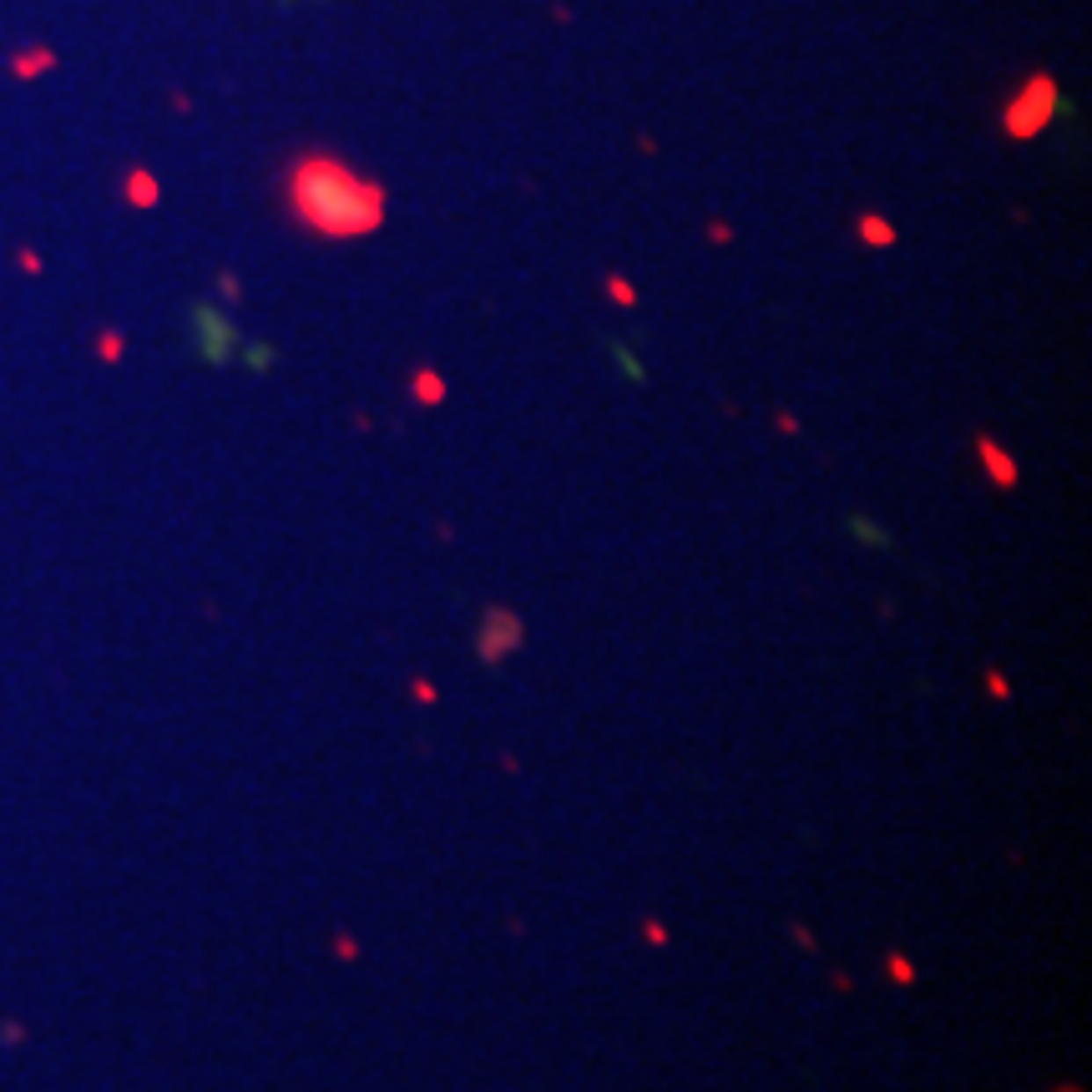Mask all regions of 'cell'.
Listing matches in <instances>:
<instances>
[{
  "mask_svg": "<svg viewBox=\"0 0 1092 1092\" xmlns=\"http://www.w3.org/2000/svg\"><path fill=\"white\" fill-rule=\"evenodd\" d=\"M521 643H526V622H521V612H511V607H491L481 617V627H476V658L491 667L516 658Z\"/></svg>",
  "mask_w": 1092,
  "mask_h": 1092,
  "instance_id": "1",
  "label": "cell"
},
{
  "mask_svg": "<svg viewBox=\"0 0 1092 1092\" xmlns=\"http://www.w3.org/2000/svg\"><path fill=\"white\" fill-rule=\"evenodd\" d=\"M981 455H986V470L996 476V485H1007V491H1011V485H1016V465H1011L991 440H981Z\"/></svg>",
  "mask_w": 1092,
  "mask_h": 1092,
  "instance_id": "2",
  "label": "cell"
},
{
  "mask_svg": "<svg viewBox=\"0 0 1092 1092\" xmlns=\"http://www.w3.org/2000/svg\"><path fill=\"white\" fill-rule=\"evenodd\" d=\"M885 971H890V981H895V986H915V961H910V956H900V950H890V956H885Z\"/></svg>",
  "mask_w": 1092,
  "mask_h": 1092,
  "instance_id": "3",
  "label": "cell"
},
{
  "mask_svg": "<svg viewBox=\"0 0 1092 1092\" xmlns=\"http://www.w3.org/2000/svg\"><path fill=\"white\" fill-rule=\"evenodd\" d=\"M986 693H991V698H1001V703H1007V698H1011V688H1007V678H1001V673H996V667H986Z\"/></svg>",
  "mask_w": 1092,
  "mask_h": 1092,
  "instance_id": "4",
  "label": "cell"
},
{
  "mask_svg": "<svg viewBox=\"0 0 1092 1092\" xmlns=\"http://www.w3.org/2000/svg\"><path fill=\"white\" fill-rule=\"evenodd\" d=\"M410 693H415V703H420V708L435 703V683H430V678H415V683H410Z\"/></svg>",
  "mask_w": 1092,
  "mask_h": 1092,
  "instance_id": "5",
  "label": "cell"
},
{
  "mask_svg": "<svg viewBox=\"0 0 1092 1092\" xmlns=\"http://www.w3.org/2000/svg\"><path fill=\"white\" fill-rule=\"evenodd\" d=\"M643 941L647 946H667V926L663 921H643Z\"/></svg>",
  "mask_w": 1092,
  "mask_h": 1092,
  "instance_id": "6",
  "label": "cell"
},
{
  "mask_svg": "<svg viewBox=\"0 0 1092 1092\" xmlns=\"http://www.w3.org/2000/svg\"><path fill=\"white\" fill-rule=\"evenodd\" d=\"M334 956H344V961H354V956H360V941H354V935H334Z\"/></svg>",
  "mask_w": 1092,
  "mask_h": 1092,
  "instance_id": "7",
  "label": "cell"
},
{
  "mask_svg": "<svg viewBox=\"0 0 1092 1092\" xmlns=\"http://www.w3.org/2000/svg\"><path fill=\"white\" fill-rule=\"evenodd\" d=\"M1057 1092H1077V1088H1057Z\"/></svg>",
  "mask_w": 1092,
  "mask_h": 1092,
  "instance_id": "8",
  "label": "cell"
}]
</instances>
